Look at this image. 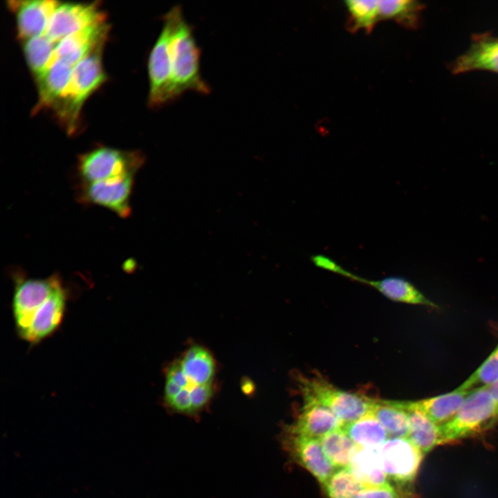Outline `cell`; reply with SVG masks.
<instances>
[{
	"label": "cell",
	"mask_w": 498,
	"mask_h": 498,
	"mask_svg": "<svg viewBox=\"0 0 498 498\" xmlns=\"http://www.w3.org/2000/svg\"><path fill=\"white\" fill-rule=\"evenodd\" d=\"M486 387L496 403L498 415V381L489 386H487Z\"/></svg>",
	"instance_id": "cell-33"
},
{
	"label": "cell",
	"mask_w": 498,
	"mask_h": 498,
	"mask_svg": "<svg viewBox=\"0 0 498 498\" xmlns=\"http://www.w3.org/2000/svg\"><path fill=\"white\" fill-rule=\"evenodd\" d=\"M342 428L358 447L378 448L389 439L385 429L371 412Z\"/></svg>",
	"instance_id": "cell-24"
},
{
	"label": "cell",
	"mask_w": 498,
	"mask_h": 498,
	"mask_svg": "<svg viewBox=\"0 0 498 498\" xmlns=\"http://www.w3.org/2000/svg\"><path fill=\"white\" fill-rule=\"evenodd\" d=\"M103 20L105 17L95 3H60L50 17L44 35L57 43L67 35Z\"/></svg>",
	"instance_id": "cell-11"
},
{
	"label": "cell",
	"mask_w": 498,
	"mask_h": 498,
	"mask_svg": "<svg viewBox=\"0 0 498 498\" xmlns=\"http://www.w3.org/2000/svg\"><path fill=\"white\" fill-rule=\"evenodd\" d=\"M348 468L365 488L390 483L382 468L378 448L358 447Z\"/></svg>",
	"instance_id": "cell-17"
},
{
	"label": "cell",
	"mask_w": 498,
	"mask_h": 498,
	"mask_svg": "<svg viewBox=\"0 0 498 498\" xmlns=\"http://www.w3.org/2000/svg\"><path fill=\"white\" fill-rule=\"evenodd\" d=\"M15 13L19 38L25 40L44 34L49 20L60 3L53 0L9 1Z\"/></svg>",
	"instance_id": "cell-14"
},
{
	"label": "cell",
	"mask_w": 498,
	"mask_h": 498,
	"mask_svg": "<svg viewBox=\"0 0 498 498\" xmlns=\"http://www.w3.org/2000/svg\"><path fill=\"white\" fill-rule=\"evenodd\" d=\"M469 392L456 389L439 396L406 402L410 407L421 411L436 425H441L455 414Z\"/></svg>",
	"instance_id": "cell-19"
},
{
	"label": "cell",
	"mask_w": 498,
	"mask_h": 498,
	"mask_svg": "<svg viewBox=\"0 0 498 498\" xmlns=\"http://www.w3.org/2000/svg\"><path fill=\"white\" fill-rule=\"evenodd\" d=\"M13 277L12 312L17 333L21 338L34 315L64 284L57 273L45 278H32L16 273Z\"/></svg>",
	"instance_id": "cell-7"
},
{
	"label": "cell",
	"mask_w": 498,
	"mask_h": 498,
	"mask_svg": "<svg viewBox=\"0 0 498 498\" xmlns=\"http://www.w3.org/2000/svg\"><path fill=\"white\" fill-rule=\"evenodd\" d=\"M342 275L370 286L394 301L434 308L438 307L436 304L427 299L414 285L401 277H389L380 280H369L360 277L346 269L343 270Z\"/></svg>",
	"instance_id": "cell-16"
},
{
	"label": "cell",
	"mask_w": 498,
	"mask_h": 498,
	"mask_svg": "<svg viewBox=\"0 0 498 498\" xmlns=\"http://www.w3.org/2000/svg\"><path fill=\"white\" fill-rule=\"evenodd\" d=\"M99 47L73 68L68 84L53 109L69 133H74L85 101L106 80Z\"/></svg>",
	"instance_id": "cell-2"
},
{
	"label": "cell",
	"mask_w": 498,
	"mask_h": 498,
	"mask_svg": "<svg viewBox=\"0 0 498 498\" xmlns=\"http://www.w3.org/2000/svg\"><path fill=\"white\" fill-rule=\"evenodd\" d=\"M169 53L172 102L187 91L209 94L210 87L201 74V50L195 39L194 28L185 21L182 8L175 19Z\"/></svg>",
	"instance_id": "cell-1"
},
{
	"label": "cell",
	"mask_w": 498,
	"mask_h": 498,
	"mask_svg": "<svg viewBox=\"0 0 498 498\" xmlns=\"http://www.w3.org/2000/svg\"><path fill=\"white\" fill-rule=\"evenodd\" d=\"M323 488L328 498H356L365 488L348 468L337 469Z\"/></svg>",
	"instance_id": "cell-29"
},
{
	"label": "cell",
	"mask_w": 498,
	"mask_h": 498,
	"mask_svg": "<svg viewBox=\"0 0 498 498\" xmlns=\"http://www.w3.org/2000/svg\"><path fill=\"white\" fill-rule=\"evenodd\" d=\"M347 12V28L356 33L364 30L370 33L376 24L381 21L379 1L349 0L344 2Z\"/></svg>",
	"instance_id": "cell-26"
},
{
	"label": "cell",
	"mask_w": 498,
	"mask_h": 498,
	"mask_svg": "<svg viewBox=\"0 0 498 498\" xmlns=\"http://www.w3.org/2000/svg\"><path fill=\"white\" fill-rule=\"evenodd\" d=\"M378 452L389 480L401 487L414 481L424 454L408 438H389Z\"/></svg>",
	"instance_id": "cell-8"
},
{
	"label": "cell",
	"mask_w": 498,
	"mask_h": 498,
	"mask_svg": "<svg viewBox=\"0 0 498 498\" xmlns=\"http://www.w3.org/2000/svg\"><path fill=\"white\" fill-rule=\"evenodd\" d=\"M343 426L335 414L327 407L311 401H304L295 421L285 431L320 439Z\"/></svg>",
	"instance_id": "cell-15"
},
{
	"label": "cell",
	"mask_w": 498,
	"mask_h": 498,
	"mask_svg": "<svg viewBox=\"0 0 498 498\" xmlns=\"http://www.w3.org/2000/svg\"><path fill=\"white\" fill-rule=\"evenodd\" d=\"M498 381V345L486 360L456 389L461 391L487 387Z\"/></svg>",
	"instance_id": "cell-30"
},
{
	"label": "cell",
	"mask_w": 498,
	"mask_h": 498,
	"mask_svg": "<svg viewBox=\"0 0 498 498\" xmlns=\"http://www.w3.org/2000/svg\"><path fill=\"white\" fill-rule=\"evenodd\" d=\"M486 69L498 73V39L480 41L457 61L454 71Z\"/></svg>",
	"instance_id": "cell-22"
},
{
	"label": "cell",
	"mask_w": 498,
	"mask_h": 498,
	"mask_svg": "<svg viewBox=\"0 0 498 498\" xmlns=\"http://www.w3.org/2000/svg\"><path fill=\"white\" fill-rule=\"evenodd\" d=\"M73 67L57 61L37 80L39 98L34 111L53 107L68 83Z\"/></svg>",
	"instance_id": "cell-18"
},
{
	"label": "cell",
	"mask_w": 498,
	"mask_h": 498,
	"mask_svg": "<svg viewBox=\"0 0 498 498\" xmlns=\"http://www.w3.org/2000/svg\"><path fill=\"white\" fill-rule=\"evenodd\" d=\"M144 162V155L139 151L100 147L79 156L77 172L80 183L99 182L136 176Z\"/></svg>",
	"instance_id": "cell-5"
},
{
	"label": "cell",
	"mask_w": 498,
	"mask_h": 498,
	"mask_svg": "<svg viewBox=\"0 0 498 498\" xmlns=\"http://www.w3.org/2000/svg\"><path fill=\"white\" fill-rule=\"evenodd\" d=\"M381 20H392L405 28H415L418 25L422 6L411 0L379 1Z\"/></svg>",
	"instance_id": "cell-28"
},
{
	"label": "cell",
	"mask_w": 498,
	"mask_h": 498,
	"mask_svg": "<svg viewBox=\"0 0 498 498\" xmlns=\"http://www.w3.org/2000/svg\"><path fill=\"white\" fill-rule=\"evenodd\" d=\"M135 176L80 183L77 197L82 203L105 208L122 218L130 215Z\"/></svg>",
	"instance_id": "cell-9"
},
{
	"label": "cell",
	"mask_w": 498,
	"mask_h": 498,
	"mask_svg": "<svg viewBox=\"0 0 498 498\" xmlns=\"http://www.w3.org/2000/svg\"><path fill=\"white\" fill-rule=\"evenodd\" d=\"M108 29V25L103 20L67 35L57 43L48 68L57 61L75 66L95 50L104 46Z\"/></svg>",
	"instance_id": "cell-12"
},
{
	"label": "cell",
	"mask_w": 498,
	"mask_h": 498,
	"mask_svg": "<svg viewBox=\"0 0 498 498\" xmlns=\"http://www.w3.org/2000/svg\"><path fill=\"white\" fill-rule=\"evenodd\" d=\"M68 293L64 286L57 289L34 315L20 338L30 344H37L53 335L64 318Z\"/></svg>",
	"instance_id": "cell-13"
},
{
	"label": "cell",
	"mask_w": 498,
	"mask_h": 498,
	"mask_svg": "<svg viewBox=\"0 0 498 498\" xmlns=\"http://www.w3.org/2000/svg\"><path fill=\"white\" fill-rule=\"evenodd\" d=\"M407 412L409 421L408 439L425 455L437 445H440L439 425L434 423L421 411L410 407L406 401H398Z\"/></svg>",
	"instance_id": "cell-20"
},
{
	"label": "cell",
	"mask_w": 498,
	"mask_h": 498,
	"mask_svg": "<svg viewBox=\"0 0 498 498\" xmlns=\"http://www.w3.org/2000/svg\"><path fill=\"white\" fill-rule=\"evenodd\" d=\"M181 7L173 6L163 15V25L148 58L150 107L158 108L172 102L169 46L175 19Z\"/></svg>",
	"instance_id": "cell-6"
},
{
	"label": "cell",
	"mask_w": 498,
	"mask_h": 498,
	"mask_svg": "<svg viewBox=\"0 0 498 498\" xmlns=\"http://www.w3.org/2000/svg\"><path fill=\"white\" fill-rule=\"evenodd\" d=\"M56 44L44 34L24 41V55L36 80L48 70Z\"/></svg>",
	"instance_id": "cell-27"
},
{
	"label": "cell",
	"mask_w": 498,
	"mask_h": 498,
	"mask_svg": "<svg viewBox=\"0 0 498 498\" xmlns=\"http://www.w3.org/2000/svg\"><path fill=\"white\" fill-rule=\"evenodd\" d=\"M179 364L191 385H211L215 371L214 362L205 349L199 346L190 348L184 353Z\"/></svg>",
	"instance_id": "cell-21"
},
{
	"label": "cell",
	"mask_w": 498,
	"mask_h": 498,
	"mask_svg": "<svg viewBox=\"0 0 498 498\" xmlns=\"http://www.w3.org/2000/svg\"><path fill=\"white\" fill-rule=\"evenodd\" d=\"M371 413L385 429L389 438L408 437V414L398 400H376Z\"/></svg>",
	"instance_id": "cell-23"
},
{
	"label": "cell",
	"mask_w": 498,
	"mask_h": 498,
	"mask_svg": "<svg viewBox=\"0 0 498 498\" xmlns=\"http://www.w3.org/2000/svg\"><path fill=\"white\" fill-rule=\"evenodd\" d=\"M298 382L304 401L314 402L327 407L343 425L371 412L376 400L340 389L320 376H299Z\"/></svg>",
	"instance_id": "cell-4"
},
{
	"label": "cell",
	"mask_w": 498,
	"mask_h": 498,
	"mask_svg": "<svg viewBox=\"0 0 498 498\" xmlns=\"http://www.w3.org/2000/svg\"><path fill=\"white\" fill-rule=\"evenodd\" d=\"M356 498H403L398 490L388 483L378 487L365 488Z\"/></svg>",
	"instance_id": "cell-32"
},
{
	"label": "cell",
	"mask_w": 498,
	"mask_h": 498,
	"mask_svg": "<svg viewBox=\"0 0 498 498\" xmlns=\"http://www.w3.org/2000/svg\"><path fill=\"white\" fill-rule=\"evenodd\" d=\"M497 420L496 403L486 387L470 391L455 414L439 425L440 445L472 436Z\"/></svg>",
	"instance_id": "cell-3"
},
{
	"label": "cell",
	"mask_w": 498,
	"mask_h": 498,
	"mask_svg": "<svg viewBox=\"0 0 498 498\" xmlns=\"http://www.w3.org/2000/svg\"><path fill=\"white\" fill-rule=\"evenodd\" d=\"M284 450L299 465L307 470L323 486L335 472L317 439L285 431L282 437Z\"/></svg>",
	"instance_id": "cell-10"
},
{
	"label": "cell",
	"mask_w": 498,
	"mask_h": 498,
	"mask_svg": "<svg viewBox=\"0 0 498 498\" xmlns=\"http://www.w3.org/2000/svg\"><path fill=\"white\" fill-rule=\"evenodd\" d=\"M319 440L326 456L335 469L348 468L358 448L342 427L330 432Z\"/></svg>",
	"instance_id": "cell-25"
},
{
	"label": "cell",
	"mask_w": 498,
	"mask_h": 498,
	"mask_svg": "<svg viewBox=\"0 0 498 498\" xmlns=\"http://www.w3.org/2000/svg\"><path fill=\"white\" fill-rule=\"evenodd\" d=\"M497 419H498V415H497Z\"/></svg>",
	"instance_id": "cell-34"
},
{
	"label": "cell",
	"mask_w": 498,
	"mask_h": 498,
	"mask_svg": "<svg viewBox=\"0 0 498 498\" xmlns=\"http://www.w3.org/2000/svg\"><path fill=\"white\" fill-rule=\"evenodd\" d=\"M212 394L211 385L194 387L190 391L193 416L197 415L209 403Z\"/></svg>",
	"instance_id": "cell-31"
}]
</instances>
